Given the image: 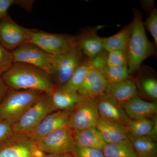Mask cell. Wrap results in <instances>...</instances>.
<instances>
[{
  "mask_svg": "<svg viewBox=\"0 0 157 157\" xmlns=\"http://www.w3.org/2000/svg\"><path fill=\"white\" fill-rule=\"evenodd\" d=\"M130 135L137 137H147L155 141L157 139V118L130 119L125 124Z\"/></svg>",
  "mask_w": 157,
  "mask_h": 157,
  "instance_id": "obj_20",
  "label": "cell"
},
{
  "mask_svg": "<svg viewBox=\"0 0 157 157\" xmlns=\"http://www.w3.org/2000/svg\"><path fill=\"white\" fill-rule=\"evenodd\" d=\"M107 66L108 67L128 66L126 52L114 51L108 52Z\"/></svg>",
  "mask_w": 157,
  "mask_h": 157,
  "instance_id": "obj_29",
  "label": "cell"
},
{
  "mask_svg": "<svg viewBox=\"0 0 157 157\" xmlns=\"http://www.w3.org/2000/svg\"><path fill=\"white\" fill-rule=\"evenodd\" d=\"M94 70L95 69L91 59L87 58L79 65L67 83L56 87L67 91L77 93L88 73Z\"/></svg>",
  "mask_w": 157,
  "mask_h": 157,
  "instance_id": "obj_22",
  "label": "cell"
},
{
  "mask_svg": "<svg viewBox=\"0 0 157 157\" xmlns=\"http://www.w3.org/2000/svg\"><path fill=\"white\" fill-rule=\"evenodd\" d=\"M73 136L75 143L83 147L102 151L107 144L96 127L74 131Z\"/></svg>",
  "mask_w": 157,
  "mask_h": 157,
  "instance_id": "obj_21",
  "label": "cell"
},
{
  "mask_svg": "<svg viewBox=\"0 0 157 157\" xmlns=\"http://www.w3.org/2000/svg\"><path fill=\"white\" fill-rule=\"evenodd\" d=\"M133 13L132 30L126 51L130 74L139 70L145 59L155 54V45L147 39L141 13L134 9Z\"/></svg>",
  "mask_w": 157,
  "mask_h": 157,
  "instance_id": "obj_2",
  "label": "cell"
},
{
  "mask_svg": "<svg viewBox=\"0 0 157 157\" xmlns=\"http://www.w3.org/2000/svg\"><path fill=\"white\" fill-rule=\"evenodd\" d=\"M53 111L48 94L43 93L19 118L13 123V133L24 134L29 132L46 116Z\"/></svg>",
  "mask_w": 157,
  "mask_h": 157,
  "instance_id": "obj_6",
  "label": "cell"
},
{
  "mask_svg": "<svg viewBox=\"0 0 157 157\" xmlns=\"http://www.w3.org/2000/svg\"><path fill=\"white\" fill-rule=\"evenodd\" d=\"M72 154L74 157H105L103 151L101 150L83 147L75 143Z\"/></svg>",
  "mask_w": 157,
  "mask_h": 157,
  "instance_id": "obj_31",
  "label": "cell"
},
{
  "mask_svg": "<svg viewBox=\"0 0 157 157\" xmlns=\"http://www.w3.org/2000/svg\"><path fill=\"white\" fill-rule=\"evenodd\" d=\"M128 138L133 144L138 157H155L157 154V143L147 137H137L129 135Z\"/></svg>",
  "mask_w": 157,
  "mask_h": 157,
  "instance_id": "obj_26",
  "label": "cell"
},
{
  "mask_svg": "<svg viewBox=\"0 0 157 157\" xmlns=\"http://www.w3.org/2000/svg\"><path fill=\"white\" fill-rule=\"evenodd\" d=\"M48 94L54 111L72 110L81 98L78 93L67 91L56 86L52 92Z\"/></svg>",
  "mask_w": 157,
  "mask_h": 157,
  "instance_id": "obj_19",
  "label": "cell"
},
{
  "mask_svg": "<svg viewBox=\"0 0 157 157\" xmlns=\"http://www.w3.org/2000/svg\"><path fill=\"white\" fill-rule=\"evenodd\" d=\"M105 94L114 99L121 106L138 96L135 82L130 79L120 82L108 83Z\"/></svg>",
  "mask_w": 157,
  "mask_h": 157,
  "instance_id": "obj_18",
  "label": "cell"
},
{
  "mask_svg": "<svg viewBox=\"0 0 157 157\" xmlns=\"http://www.w3.org/2000/svg\"><path fill=\"white\" fill-rule=\"evenodd\" d=\"M96 128L107 143L118 142L128 138L129 133L124 124L99 117Z\"/></svg>",
  "mask_w": 157,
  "mask_h": 157,
  "instance_id": "obj_16",
  "label": "cell"
},
{
  "mask_svg": "<svg viewBox=\"0 0 157 157\" xmlns=\"http://www.w3.org/2000/svg\"><path fill=\"white\" fill-rule=\"evenodd\" d=\"M132 22L124 26L115 35L102 38L104 50L109 52L114 51H126L127 45L132 30Z\"/></svg>",
  "mask_w": 157,
  "mask_h": 157,
  "instance_id": "obj_23",
  "label": "cell"
},
{
  "mask_svg": "<svg viewBox=\"0 0 157 157\" xmlns=\"http://www.w3.org/2000/svg\"><path fill=\"white\" fill-rule=\"evenodd\" d=\"M108 83L101 71L92 70L85 78L77 93L81 97L96 99L105 94Z\"/></svg>",
  "mask_w": 157,
  "mask_h": 157,
  "instance_id": "obj_15",
  "label": "cell"
},
{
  "mask_svg": "<svg viewBox=\"0 0 157 157\" xmlns=\"http://www.w3.org/2000/svg\"><path fill=\"white\" fill-rule=\"evenodd\" d=\"M97 31V28L85 29L76 36L78 46L87 58H93L105 50L102 38Z\"/></svg>",
  "mask_w": 157,
  "mask_h": 157,
  "instance_id": "obj_14",
  "label": "cell"
},
{
  "mask_svg": "<svg viewBox=\"0 0 157 157\" xmlns=\"http://www.w3.org/2000/svg\"><path fill=\"white\" fill-rule=\"evenodd\" d=\"M108 83L120 82L130 79L128 66L108 67L106 66L101 71Z\"/></svg>",
  "mask_w": 157,
  "mask_h": 157,
  "instance_id": "obj_27",
  "label": "cell"
},
{
  "mask_svg": "<svg viewBox=\"0 0 157 157\" xmlns=\"http://www.w3.org/2000/svg\"><path fill=\"white\" fill-rule=\"evenodd\" d=\"M29 43L54 56L69 52L78 44L76 36L34 29Z\"/></svg>",
  "mask_w": 157,
  "mask_h": 157,
  "instance_id": "obj_4",
  "label": "cell"
},
{
  "mask_svg": "<svg viewBox=\"0 0 157 157\" xmlns=\"http://www.w3.org/2000/svg\"><path fill=\"white\" fill-rule=\"evenodd\" d=\"M50 76L33 66L14 63L2 77L10 89L36 90L50 94L56 87Z\"/></svg>",
  "mask_w": 157,
  "mask_h": 157,
  "instance_id": "obj_1",
  "label": "cell"
},
{
  "mask_svg": "<svg viewBox=\"0 0 157 157\" xmlns=\"http://www.w3.org/2000/svg\"><path fill=\"white\" fill-rule=\"evenodd\" d=\"M56 57L55 66L52 76L56 86L67 83L79 65L87 58L78 46L67 53Z\"/></svg>",
  "mask_w": 157,
  "mask_h": 157,
  "instance_id": "obj_10",
  "label": "cell"
},
{
  "mask_svg": "<svg viewBox=\"0 0 157 157\" xmlns=\"http://www.w3.org/2000/svg\"><path fill=\"white\" fill-rule=\"evenodd\" d=\"M33 31L20 25L8 14L0 20V43L9 51H12L29 42Z\"/></svg>",
  "mask_w": 157,
  "mask_h": 157,
  "instance_id": "obj_9",
  "label": "cell"
},
{
  "mask_svg": "<svg viewBox=\"0 0 157 157\" xmlns=\"http://www.w3.org/2000/svg\"><path fill=\"white\" fill-rule=\"evenodd\" d=\"M96 100L100 117L124 124L130 120L122 106L106 94Z\"/></svg>",
  "mask_w": 157,
  "mask_h": 157,
  "instance_id": "obj_13",
  "label": "cell"
},
{
  "mask_svg": "<svg viewBox=\"0 0 157 157\" xmlns=\"http://www.w3.org/2000/svg\"><path fill=\"white\" fill-rule=\"evenodd\" d=\"M74 130L69 126L54 130L35 143L48 154H72L74 150Z\"/></svg>",
  "mask_w": 157,
  "mask_h": 157,
  "instance_id": "obj_7",
  "label": "cell"
},
{
  "mask_svg": "<svg viewBox=\"0 0 157 157\" xmlns=\"http://www.w3.org/2000/svg\"><path fill=\"white\" fill-rule=\"evenodd\" d=\"M43 157H74V156L72 154H46Z\"/></svg>",
  "mask_w": 157,
  "mask_h": 157,
  "instance_id": "obj_35",
  "label": "cell"
},
{
  "mask_svg": "<svg viewBox=\"0 0 157 157\" xmlns=\"http://www.w3.org/2000/svg\"><path fill=\"white\" fill-rule=\"evenodd\" d=\"M140 74L137 76V89H139L140 92L147 98L153 100L157 99V80L155 76L145 72L144 67L139 68Z\"/></svg>",
  "mask_w": 157,
  "mask_h": 157,
  "instance_id": "obj_24",
  "label": "cell"
},
{
  "mask_svg": "<svg viewBox=\"0 0 157 157\" xmlns=\"http://www.w3.org/2000/svg\"><path fill=\"white\" fill-rule=\"evenodd\" d=\"M145 9L148 10L149 14L144 22H143L144 27H146L153 38L155 45H157V10L155 8L154 4Z\"/></svg>",
  "mask_w": 157,
  "mask_h": 157,
  "instance_id": "obj_28",
  "label": "cell"
},
{
  "mask_svg": "<svg viewBox=\"0 0 157 157\" xmlns=\"http://www.w3.org/2000/svg\"><path fill=\"white\" fill-rule=\"evenodd\" d=\"M35 144L24 134L13 133L0 144V157H33Z\"/></svg>",
  "mask_w": 157,
  "mask_h": 157,
  "instance_id": "obj_12",
  "label": "cell"
},
{
  "mask_svg": "<svg viewBox=\"0 0 157 157\" xmlns=\"http://www.w3.org/2000/svg\"><path fill=\"white\" fill-rule=\"evenodd\" d=\"M102 151L105 157H138L129 138L107 143Z\"/></svg>",
  "mask_w": 157,
  "mask_h": 157,
  "instance_id": "obj_25",
  "label": "cell"
},
{
  "mask_svg": "<svg viewBox=\"0 0 157 157\" xmlns=\"http://www.w3.org/2000/svg\"><path fill=\"white\" fill-rule=\"evenodd\" d=\"M122 106L130 119L149 118L156 114L157 112L156 103L143 101L138 96L126 102Z\"/></svg>",
  "mask_w": 157,
  "mask_h": 157,
  "instance_id": "obj_17",
  "label": "cell"
},
{
  "mask_svg": "<svg viewBox=\"0 0 157 157\" xmlns=\"http://www.w3.org/2000/svg\"><path fill=\"white\" fill-rule=\"evenodd\" d=\"M13 122L9 121H0V144L5 141L13 134Z\"/></svg>",
  "mask_w": 157,
  "mask_h": 157,
  "instance_id": "obj_33",
  "label": "cell"
},
{
  "mask_svg": "<svg viewBox=\"0 0 157 157\" xmlns=\"http://www.w3.org/2000/svg\"><path fill=\"white\" fill-rule=\"evenodd\" d=\"M13 63L11 52L6 49L0 43V77L10 69Z\"/></svg>",
  "mask_w": 157,
  "mask_h": 157,
  "instance_id": "obj_30",
  "label": "cell"
},
{
  "mask_svg": "<svg viewBox=\"0 0 157 157\" xmlns=\"http://www.w3.org/2000/svg\"><path fill=\"white\" fill-rule=\"evenodd\" d=\"M9 88L7 86L2 77H0V104L6 97Z\"/></svg>",
  "mask_w": 157,
  "mask_h": 157,
  "instance_id": "obj_34",
  "label": "cell"
},
{
  "mask_svg": "<svg viewBox=\"0 0 157 157\" xmlns=\"http://www.w3.org/2000/svg\"><path fill=\"white\" fill-rule=\"evenodd\" d=\"M43 93L39 91L9 89L0 104V121L14 123Z\"/></svg>",
  "mask_w": 157,
  "mask_h": 157,
  "instance_id": "obj_3",
  "label": "cell"
},
{
  "mask_svg": "<svg viewBox=\"0 0 157 157\" xmlns=\"http://www.w3.org/2000/svg\"><path fill=\"white\" fill-rule=\"evenodd\" d=\"M16 5L25 10L29 6L28 0H0V20L8 14L9 8Z\"/></svg>",
  "mask_w": 157,
  "mask_h": 157,
  "instance_id": "obj_32",
  "label": "cell"
},
{
  "mask_svg": "<svg viewBox=\"0 0 157 157\" xmlns=\"http://www.w3.org/2000/svg\"><path fill=\"white\" fill-rule=\"evenodd\" d=\"M99 117L97 100L81 97L71 111L69 127L74 131L95 128Z\"/></svg>",
  "mask_w": 157,
  "mask_h": 157,
  "instance_id": "obj_8",
  "label": "cell"
},
{
  "mask_svg": "<svg viewBox=\"0 0 157 157\" xmlns=\"http://www.w3.org/2000/svg\"><path fill=\"white\" fill-rule=\"evenodd\" d=\"M72 110H58L48 114L34 128L25 135L34 143L54 130L69 126Z\"/></svg>",
  "mask_w": 157,
  "mask_h": 157,
  "instance_id": "obj_11",
  "label": "cell"
},
{
  "mask_svg": "<svg viewBox=\"0 0 157 157\" xmlns=\"http://www.w3.org/2000/svg\"><path fill=\"white\" fill-rule=\"evenodd\" d=\"M13 63L33 66L51 76L53 74L56 57L45 52L36 45L27 43L11 52Z\"/></svg>",
  "mask_w": 157,
  "mask_h": 157,
  "instance_id": "obj_5",
  "label": "cell"
}]
</instances>
